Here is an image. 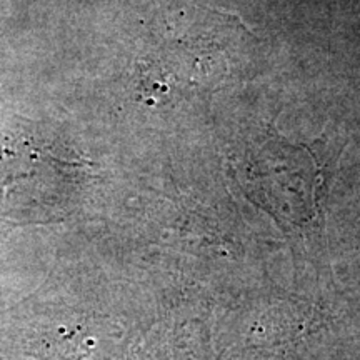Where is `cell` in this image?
I'll return each instance as SVG.
<instances>
[{
	"label": "cell",
	"mask_w": 360,
	"mask_h": 360,
	"mask_svg": "<svg viewBox=\"0 0 360 360\" xmlns=\"http://www.w3.org/2000/svg\"><path fill=\"white\" fill-rule=\"evenodd\" d=\"M70 170L29 141L0 148V220L17 225L56 220L65 210Z\"/></svg>",
	"instance_id": "1"
}]
</instances>
